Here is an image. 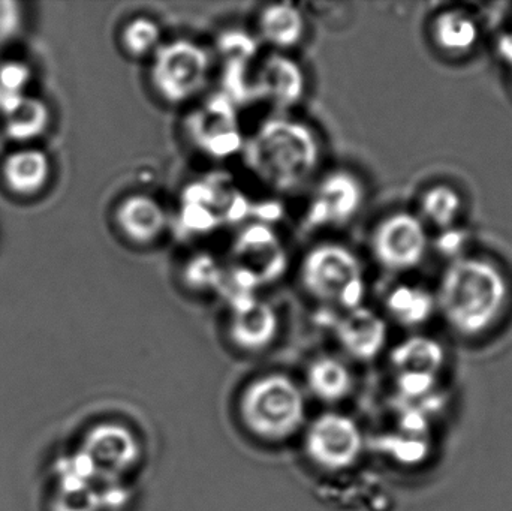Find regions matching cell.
Returning <instances> with one entry per match:
<instances>
[{
    "label": "cell",
    "instance_id": "6da1fadb",
    "mask_svg": "<svg viewBox=\"0 0 512 511\" xmlns=\"http://www.w3.org/2000/svg\"><path fill=\"white\" fill-rule=\"evenodd\" d=\"M243 161L256 182L276 194L309 188L322 173L324 141L306 120L274 113L246 137Z\"/></svg>",
    "mask_w": 512,
    "mask_h": 511
},
{
    "label": "cell",
    "instance_id": "7a4b0ae2",
    "mask_svg": "<svg viewBox=\"0 0 512 511\" xmlns=\"http://www.w3.org/2000/svg\"><path fill=\"white\" fill-rule=\"evenodd\" d=\"M507 294V282L495 264L457 258L442 276L438 306L457 332L477 335L498 320Z\"/></svg>",
    "mask_w": 512,
    "mask_h": 511
},
{
    "label": "cell",
    "instance_id": "3957f363",
    "mask_svg": "<svg viewBox=\"0 0 512 511\" xmlns=\"http://www.w3.org/2000/svg\"><path fill=\"white\" fill-rule=\"evenodd\" d=\"M300 288L315 302L337 312L363 306L366 270L360 255L343 242L313 243L298 263Z\"/></svg>",
    "mask_w": 512,
    "mask_h": 511
},
{
    "label": "cell",
    "instance_id": "277c9868",
    "mask_svg": "<svg viewBox=\"0 0 512 511\" xmlns=\"http://www.w3.org/2000/svg\"><path fill=\"white\" fill-rule=\"evenodd\" d=\"M213 51L188 36L165 39L147 62V84L162 105L191 107L204 98L212 80Z\"/></svg>",
    "mask_w": 512,
    "mask_h": 511
},
{
    "label": "cell",
    "instance_id": "5b68a950",
    "mask_svg": "<svg viewBox=\"0 0 512 511\" xmlns=\"http://www.w3.org/2000/svg\"><path fill=\"white\" fill-rule=\"evenodd\" d=\"M222 297L258 294L279 281L289 266L288 249L273 225L254 221L242 225L230 245Z\"/></svg>",
    "mask_w": 512,
    "mask_h": 511
},
{
    "label": "cell",
    "instance_id": "8992f818",
    "mask_svg": "<svg viewBox=\"0 0 512 511\" xmlns=\"http://www.w3.org/2000/svg\"><path fill=\"white\" fill-rule=\"evenodd\" d=\"M239 411L245 428L270 443L294 437L306 419L300 387L283 374L264 375L252 381L243 390Z\"/></svg>",
    "mask_w": 512,
    "mask_h": 511
},
{
    "label": "cell",
    "instance_id": "52a82bcc",
    "mask_svg": "<svg viewBox=\"0 0 512 511\" xmlns=\"http://www.w3.org/2000/svg\"><path fill=\"white\" fill-rule=\"evenodd\" d=\"M189 108L185 135L197 152L212 161L242 155L246 137L240 122L239 105L233 99L219 92L204 96Z\"/></svg>",
    "mask_w": 512,
    "mask_h": 511
},
{
    "label": "cell",
    "instance_id": "ba28073f",
    "mask_svg": "<svg viewBox=\"0 0 512 511\" xmlns=\"http://www.w3.org/2000/svg\"><path fill=\"white\" fill-rule=\"evenodd\" d=\"M366 203L363 180L351 168H333L316 177L304 207V224L324 233L348 227Z\"/></svg>",
    "mask_w": 512,
    "mask_h": 511
},
{
    "label": "cell",
    "instance_id": "9c48e42d",
    "mask_svg": "<svg viewBox=\"0 0 512 511\" xmlns=\"http://www.w3.org/2000/svg\"><path fill=\"white\" fill-rule=\"evenodd\" d=\"M370 252L382 269L408 272L426 255L427 231L418 216L397 212L385 216L370 234Z\"/></svg>",
    "mask_w": 512,
    "mask_h": 511
},
{
    "label": "cell",
    "instance_id": "30bf717a",
    "mask_svg": "<svg viewBox=\"0 0 512 511\" xmlns=\"http://www.w3.org/2000/svg\"><path fill=\"white\" fill-rule=\"evenodd\" d=\"M363 434L351 417L327 413L315 419L304 437V450L316 467L325 471L348 470L363 452Z\"/></svg>",
    "mask_w": 512,
    "mask_h": 511
},
{
    "label": "cell",
    "instance_id": "8fae6325",
    "mask_svg": "<svg viewBox=\"0 0 512 511\" xmlns=\"http://www.w3.org/2000/svg\"><path fill=\"white\" fill-rule=\"evenodd\" d=\"M309 81L303 65L289 53L259 56L252 74L251 101L264 102L276 113H289L306 98Z\"/></svg>",
    "mask_w": 512,
    "mask_h": 511
},
{
    "label": "cell",
    "instance_id": "7c38bea8",
    "mask_svg": "<svg viewBox=\"0 0 512 511\" xmlns=\"http://www.w3.org/2000/svg\"><path fill=\"white\" fill-rule=\"evenodd\" d=\"M246 201L221 182L201 180L183 191L176 212V222L186 233L201 236L219 230L222 222L239 218Z\"/></svg>",
    "mask_w": 512,
    "mask_h": 511
},
{
    "label": "cell",
    "instance_id": "4fadbf2b",
    "mask_svg": "<svg viewBox=\"0 0 512 511\" xmlns=\"http://www.w3.org/2000/svg\"><path fill=\"white\" fill-rule=\"evenodd\" d=\"M114 225L123 242L132 248L147 249L167 237L173 216L161 198L150 192L135 191L120 198L114 209Z\"/></svg>",
    "mask_w": 512,
    "mask_h": 511
},
{
    "label": "cell",
    "instance_id": "5bb4252c",
    "mask_svg": "<svg viewBox=\"0 0 512 511\" xmlns=\"http://www.w3.org/2000/svg\"><path fill=\"white\" fill-rule=\"evenodd\" d=\"M228 308V336L240 350H267L279 335V314L258 294H240L225 299Z\"/></svg>",
    "mask_w": 512,
    "mask_h": 511
},
{
    "label": "cell",
    "instance_id": "9a60e30c",
    "mask_svg": "<svg viewBox=\"0 0 512 511\" xmlns=\"http://www.w3.org/2000/svg\"><path fill=\"white\" fill-rule=\"evenodd\" d=\"M259 42L254 33L243 30H228L219 36L215 63L221 66L222 93L233 99L237 105L251 101V80L259 56Z\"/></svg>",
    "mask_w": 512,
    "mask_h": 511
},
{
    "label": "cell",
    "instance_id": "2e32d148",
    "mask_svg": "<svg viewBox=\"0 0 512 511\" xmlns=\"http://www.w3.org/2000/svg\"><path fill=\"white\" fill-rule=\"evenodd\" d=\"M306 12L292 2L267 3L255 18L254 35L268 51L291 54L307 36Z\"/></svg>",
    "mask_w": 512,
    "mask_h": 511
},
{
    "label": "cell",
    "instance_id": "e0dca14e",
    "mask_svg": "<svg viewBox=\"0 0 512 511\" xmlns=\"http://www.w3.org/2000/svg\"><path fill=\"white\" fill-rule=\"evenodd\" d=\"M333 329L340 345L357 359H372L387 341L384 318L364 305L339 312Z\"/></svg>",
    "mask_w": 512,
    "mask_h": 511
},
{
    "label": "cell",
    "instance_id": "ac0fdd59",
    "mask_svg": "<svg viewBox=\"0 0 512 511\" xmlns=\"http://www.w3.org/2000/svg\"><path fill=\"white\" fill-rule=\"evenodd\" d=\"M89 450L96 468L110 479L131 470L140 459V446L135 435L117 425L95 429L89 440Z\"/></svg>",
    "mask_w": 512,
    "mask_h": 511
},
{
    "label": "cell",
    "instance_id": "d6986e66",
    "mask_svg": "<svg viewBox=\"0 0 512 511\" xmlns=\"http://www.w3.org/2000/svg\"><path fill=\"white\" fill-rule=\"evenodd\" d=\"M164 41L161 23L149 15H132L119 30L120 50L134 62H149Z\"/></svg>",
    "mask_w": 512,
    "mask_h": 511
},
{
    "label": "cell",
    "instance_id": "ffe728a7",
    "mask_svg": "<svg viewBox=\"0 0 512 511\" xmlns=\"http://www.w3.org/2000/svg\"><path fill=\"white\" fill-rule=\"evenodd\" d=\"M306 378L310 392L325 402L342 401L352 389L351 371L336 357L324 356L313 360Z\"/></svg>",
    "mask_w": 512,
    "mask_h": 511
},
{
    "label": "cell",
    "instance_id": "44dd1931",
    "mask_svg": "<svg viewBox=\"0 0 512 511\" xmlns=\"http://www.w3.org/2000/svg\"><path fill=\"white\" fill-rule=\"evenodd\" d=\"M385 308L391 318L403 326H418L432 317L435 299L429 291L417 285L394 287L385 297Z\"/></svg>",
    "mask_w": 512,
    "mask_h": 511
},
{
    "label": "cell",
    "instance_id": "7402d4cb",
    "mask_svg": "<svg viewBox=\"0 0 512 511\" xmlns=\"http://www.w3.org/2000/svg\"><path fill=\"white\" fill-rule=\"evenodd\" d=\"M183 287L198 294H222L227 279L224 261L209 252H197L180 269Z\"/></svg>",
    "mask_w": 512,
    "mask_h": 511
},
{
    "label": "cell",
    "instance_id": "603a6c76",
    "mask_svg": "<svg viewBox=\"0 0 512 511\" xmlns=\"http://www.w3.org/2000/svg\"><path fill=\"white\" fill-rule=\"evenodd\" d=\"M480 38L474 18L463 11H447L435 21V41L442 50L463 53L471 50Z\"/></svg>",
    "mask_w": 512,
    "mask_h": 511
},
{
    "label": "cell",
    "instance_id": "cb8c5ba5",
    "mask_svg": "<svg viewBox=\"0 0 512 511\" xmlns=\"http://www.w3.org/2000/svg\"><path fill=\"white\" fill-rule=\"evenodd\" d=\"M6 183L18 194H35L48 176L47 159L39 152L15 153L6 161Z\"/></svg>",
    "mask_w": 512,
    "mask_h": 511
},
{
    "label": "cell",
    "instance_id": "d4e9b609",
    "mask_svg": "<svg viewBox=\"0 0 512 511\" xmlns=\"http://www.w3.org/2000/svg\"><path fill=\"white\" fill-rule=\"evenodd\" d=\"M402 372H430L441 362V348L426 338H412L403 342L393 356Z\"/></svg>",
    "mask_w": 512,
    "mask_h": 511
},
{
    "label": "cell",
    "instance_id": "484cf974",
    "mask_svg": "<svg viewBox=\"0 0 512 511\" xmlns=\"http://www.w3.org/2000/svg\"><path fill=\"white\" fill-rule=\"evenodd\" d=\"M460 207H462L460 195L453 188L445 185L430 189L421 200L423 215L442 230L453 227L459 216Z\"/></svg>",
    "mask_w": 512,
    "mask_h": 511
},
{
    "label": "cell",
    "instance_id": "4316f807",
    "mask_svg": "<svg viewBox=\"0 0 512 511\" xmlns=\"http://www.w3.org/2000/svg\"><path fill=\"white\" fill-rule=\"evenodd\" d=\"M466 239H468V237H466L465 231L454 227L445 228L441 236H439L436 246H438L441 254L454 257V255H459L460 252H462Z\"/></svg>",
    "mask_w": 512,
    "mask_h": 511
},
{
    "label": "cell",
    "instance_id": "83f0119b",
    "mask_svg": "<svg viewBox=\"0 0 512 511\" xmlns=\"http://www.w3.org/2000/svg\"><path fill=\"white\" fill-rule=\"evenodd\" d=\"M498 48L505 62H508V65L512 68V32L499 39Z\"/></svg>",
    "mask_w": 512,
    "mask_h": 511
}]
</instances>
